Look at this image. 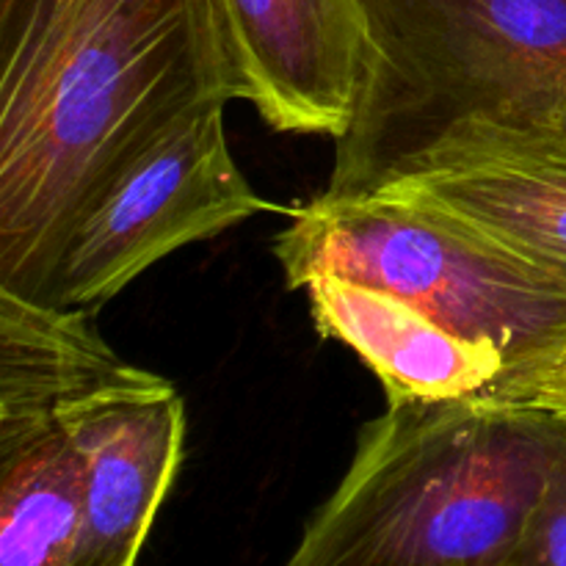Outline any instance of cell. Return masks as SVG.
<instances>
[{
  "mask_svg": "<svg viewBox=\"0 0 566 566\" xmlns=\"http://www.w3.org/2000/svg\"><path fill=\"white\" fill-rule=\"evenodd\" d=\"M315 329L346 343L385 385L390 401H495L514 370L503 354L464 340L403 298L343 280L313 276Z\"/></svg>",
  "mask_w": 566,
  "mask_h": 566,
  "instance_id": "cell-9",
  "label": "cell"
},
{
  "mask_svg": "<svg viewBox=\"0 0 566 566\" xmlns=\"http://www.w3.org/2000/svg\"><path fill=\"white\" fill-rule=\"evenodd\" d=\"M230 99L243 86L221 0H0V287L42 302L83 213Z\"/></svg>",
  "mask_w": 566,
  "mask_h": 566,
  "instance_id": "cell-1",
  "label": "cell"
},
{
  "mask_svg": "<svg viewBox=\"0 0 566 566\" xmlns=\"http://www.w3.org/2000/svg\"><path fill=\"white\" fill-rule=\"evenodd\" d=\"M224 108L210 103L186 116L83 213L50 274L44 304L97 313L177 249L274 210L232 158Z\"/></svg>",
  "mask_w": 566,
  "mask_h": 566,
  "instance_id": "cell-5",
  "label": "cell"
},
{
  "mask_svg": "<svg viewBox=\"0 0 566 566\" xmlns=\"http://www.w3.org/2000/svg\"><path fill=\"white\" fill-rule=\"evenodd\" d=\"M503 566H566V448L553 464L523 536Z\"/></svg>",
  "mask_w": 566,
  "mask_h": 566,
  "instance_id": "cell-11",
  "label": "cell"
},
{
  "mask_svg": "<svg viewBox=\"0 0 566 566\" xmlns=\"http://www.w3.org/2000/svg\"><path fill=\"white\" fill-rule=\"evenodd\" d=\"M365 72L329 197L374 191L464 119L566 147V0H357Z\"/></svg>",
  "mask_w": 566,
  "mask_h": 566,
  "instance_id": "cell-3",
  "label": "cell"
},
{
  "mask_svg": "<svg viewBox=\"0 0 566 566\" xmlns=\"http://www.w3.org/2000/svg\"><path fill=\"white\" fill-rule=\"evenodd\" d=\"M566 423L495 401H390L285 566H503Z\"/></svg>",
  "mask_w": 566,
  "mask_h": 566,
  "instance_id": "cell-2",
  "label": "cell"
},
{
  "mask_svg": "<svg viewBox=\"0 0 566 566\" xmlns=\"http://www.w3.org/2000/svg\"><path fill=\"white\" fill-rule=\"evenodd\" d=\"M274 254L287 287L343 276L403 298L464 340L503 354L514 385L566 346V285L442 210L390 191L321 193L291 210Z\"/></svg>",
  "mask_w": 566,
  "mask_h": 566,
  "instance_id": "cell-4",
  "label": "cell"
},
{
  "mask_svg": "<svg viewBox=\"0 0 566 566\" xmlns=\"http://www.w3.org/2000/svg\"><path fill=\"white\" fill-rule=\"evenodd\" d=\"M374 191L442 210L566 285V147L464 119Z\"/></svg>",
  "mask_w": 566,
  "mask_h": 566,
  "instance_id": "cell-7",
  "label": "cell"
},
{
  "mask_svg": "<svg viewBox=\"0 0 566 566\" xmlns=\"http://www.w3.org/2000/svg\"><path fill=\"white\" fill-rule=\"evenodd\" d=\"M86 464L53 407L0 403V566H70Z\"/></svg>",
  "mask_w": 566,
  "mask_h": 566,
  "instance_id": "cell-10",
  "label": "cell"
},
{
  "mask_svg": "<svg viewBox=\"0 0 566 566\" xmlns=\"http://www.w3.org/2000/svg\"><path fill=\"white\" fill-rule=\"evenodd\" d=\"M86 464L70 566H136L186 440V403L164 376L125 363L59 403Z\"/></svg>",
  "mask_w": 566,
  "mask_h": 566,
  "instance_id": "cell-6",
  "label": "cell"
},
{
  "mask_svg": "<svg viewBox=\"0 0 566 566\" xmlns=\"http://www.w3.org/2000/svg\"><path fill=\"white\" fill-rule=\"evenodd\" d=\"M243 99L274 130L343 138L365 72L357 0H221Z\"/></svg>",
  "mask_w": 566,
  "mask_h": 566,
  "instance_id": "cell-8",
  "label": "cell"
},
{
  "mask_svg": "<svg viewBox=\"0 0 566 566\" xmlns=\"http://www.w3.org/2000/svg\"><path fill=\"white\" fill-rule=\"evenodd\" d=\"M501 403L523 409H539L566 423V346L534 376L514 385Z\"/></svg>",
  "mask_w": 566,
  "mask_h": 566,
  "instance_id": "cell-12",
  "label": "cell"
}]
</instances>
